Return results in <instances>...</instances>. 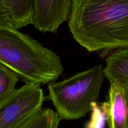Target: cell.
<instances>
[{"label":"cell","mask_w":128,"mask_h":128,"mask_svg":"<svg viewBox=\"0 0 128 128\" xmlns=\"http://www.w3.org/2000/svg\"><path fill=\"white\" fill-rule=\"evenodd\" d=\"M68 26L89 52L128 48V0H72Z\"/></svg>","instance_id":"cell-1"},{"label":"cell","mask_w":128,"mask_h":128,"mask_svg":"<svg viewBox=\"0 0 128 128\" xmlns=\"http://www.w3.org/2000/svg\"><path fill=\"white\" fill-rule=\"evenodd\" d=\"M40 85L25 84L0 102V128H20L42 109Z\"/></svg>","instance_id":"cell-4"},{"label":"cell","mask_w":128,"mask_h":128,"mask_svg":"<svg viewBox=\"0 0 128 128\" xmlns=\"http://www.w3.org/2000/svg\"><path fill=\"white\" fill-rule=\"evenodd\" d=\"M61 120L56 111L51 108H44L20 128H58Z\"/></svg>","instance_id":"cell-9"},{"label":"cell","mask_w":128,"mask_h":128,"mask_svg":"<svg viewBox=\"0 0 128 128\" xmlns=\"http://www.w3.org/2000/svg\"><path fill=\"white\" fill-rule=\"evenodd\" d=\"M19 79L15 72L0 63V102L16 91Z\"/></svg>","instance_id":"cell-10"},{"label":"cell","mask_w":128,"mask_h":128,"mask_svg":"<svg viewBox=\"0 0 128 128\" xmlns=\"http://www.w3.org/2000/svg\"><path fill=\"white\" fill-rule=\"evenodd\" d=\"M33 0H0V23L18 30L32 24Z\"/></svg>","instance_id":"cell-7"},{"label":"cell","mask_w":128,"mask_h":128,"mask_svg":"<svg viewBox=\"0 0 128 128\" xmlns=\"http://www.w3.org/2000/svg\"><path fill=\"white\" fill-rule=\"evenodd\" d=\"M72 1L33 0L32 24L43 32L56 33L70 18Z\"/></svg>","instance_id":"cell-5"},{"label":"cell","mask_w":128,"mask_h":128,"mask_svg":"<svg viewBox=\"0 0 128 128\" xmlns=\"http://www.w3.org/2000/svg\"><path fill=\"white\" fill-rule=\"evenodd\" d=\"M102 64L76 74L62 81L50 82L48 99L61 120H76L91 111L98 102L104 79Z\"/></svg>","instance_id":"cell-3"},{"label":"cell","mask_w":128,"mask_h":128,"mask_svg":"<svg viewBox=\"0 0 128 128\" xmlns=\"http://www.w3.org/2000/svg\"><path fill=\"white\" fill-rule=\"evenodd\" d=\"M0 63L26 84L52 82L62 73L60 56L30 36L0 23Z\"/></svg>","instance_id":"cell-2"},{"label":"cell","mask_w":128,"mask_h":128,"mask_svg":"<svg viewBox=\"0 0 128 128\" xmlns=\"http://www.w3.org/2000/svg\"><path fill=\"white\" fill-rule=\"evenodd\" d=\"M91 112V118L84 128H104L107 124V113L103 102L94 103Z\"/></svg>","instance_id":"cell-11"},{"label":"cell","mask_w":128,"mask_h":128,"mask_svg":"<svg viewBox=\"0 0 128 128\" xmlns=\"http://www.w3.org/2000/svg\"><path fill=\"white\" fill-rule=\"evenodd\" d=\"M104 74L110 83H128V48L116 50L109 55Z\"/></svg>","instance_id":"cell-8"},{"label":"cell","mask_w":128,"mask_h":128,"mask_svg":"<svg viewBox=\"0 0 128 128\" xmlns=\"http://www.w3.org/2000/svg\"><path fill=\"white\" fill-rule=\"evenodd\" d=\"M103 104L109 128H128V83H110L108 100Z\"/></svg>","instance_id":"cell-6"}]
</instances>
